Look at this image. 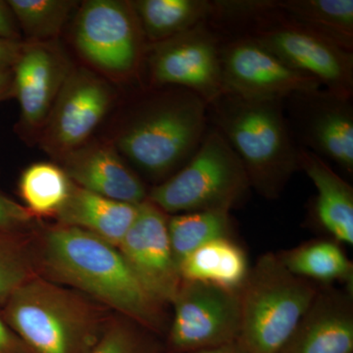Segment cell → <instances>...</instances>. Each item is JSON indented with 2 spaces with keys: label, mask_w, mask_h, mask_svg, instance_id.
I'll use <instances>...</instances> for the list:
<instances>
[{
  "label": "cell",
  "mask_w": 353,
  "mask_h": 353,
  "mask_svg": "<svg viewBox=\"0 0 353 353\" xmlns=\"http://www.w3.org/2000/svg\"><path fill=\"white\" fill-rule=\"evenodd\" d=\"M194 353H248L236 341L222 345V347L210 348V350H201Z\"/></svg>",
  "instance_id": "obj_34"
},
{
  "label": "cell",
  "mask_w": 353,
  "mask_h": 353,
  "mask_svg": "<svg viewBox=\"0 0 353 353\" xmlns=\"http://www.w3.org/2000/svg\"><path fill=\"white\" fill-rule=\"evenodd\" d=\"M172 306L168 347L174 353H194L238 341L240 292L183 281Z\"/></svg>",
  "instance_id": "obj_10"
},
{
  "label": "cell",
  "mask_w": 353,
  "mask_h": 353,
  "mask_svg": "<svg viewBox=\"0 0 353 353\" xmlns=\"http://www.w3.org/2000/svg\"><path fill=\"white\" fill-rule=\"evenodd\" d=\"M1 308L4 321L31 353H90L115 316L82 292L39 275Z\"/></svg>",
  "instance_id": "obj_4"
},
{
  "label": "cell",
  "mask_w": 353,
  "mask_h": 353,
  "mask_svg": "<svg viewBox=\"0 0 353 353\" xmlns=\"http://www.w3.org/2000/svg\"><path fill=\"white\" fill-rule=\"evenodd\" d=\"M319 288L290 273L277 253L261 255L240 290L241 322L236 343L248 353H278Z\"/></svg>",
  "instance_id": "obj_6"
},
{
  "label": "cell",
  "mask_w": 353,
  "mask_h": 353,
  "mask_svg": "<svg viewBox=\"0 0 353 353\" xmlns=\"http://www.w3.org/2000/svg\"><path fill=\"white\" fill-rule=\"evenodd\" d=\"M41 226L22 204L0 190V234H30Z\"/></svg>",
  "instance_id": "obj_29"
},
{
  "label": "cell",
  "mask_w": 353,
  "mask_h": 353,
  "mask_svg": "<svg viewBox=\"0 0 353 353\" xmlns=\"http://www.w3.org/2000/svg\"><path fill=\"white\" fill-rule=\"evenodd\" d=\"M73 182L60 165L37 162L21 174L18 190L24 206L36 219L55 218L69 199Z\"/></svg>",
  "instance_id": "obj_24"
},
{
  "label": "cell",
  "mask_w": 353,
  "mask_h": 353,
  "mask_svg": "<svg viewBox=\"0 0 353 353\" xmlns=\"http://www.w3.org/2000/svg\"><path fill=\"white\" fill-rule=\"evenodd\" d=\"M209 128L208 104L201 97L185 88L148 87L128 110L113 145L157 185L189 162Z\"/></svg>",
  "instance_id": "obj_2"
},
{
  "label": "cell",
  "mask_w": 353,
  "mask_h": 353,
  "mask_svg": "<svg viewBox=\"0 0 353 353\" xmlns=\"http://www.w3.org/2000/svg\"><path fill=\"white\" fill-rule=\"evenodd\" d=\"M115 101V90L103 76L73 67L39 134L41 148L60 161L88 143Z\"/></svg>",
  "instance_id": "obj_11"
},
{
  "label": "cell",
  "mask_w": 353,
  "mask_h": 353,
  "mask_svg": "<svg viewBox=\"0 0 353 353\" xmlns=\"http://www.w3.org/2000/svg\"><path fill=\"white\" fill-rule=\"evenodd\" d=\"M139 204L99 196L73 183L69 199L55 219L118 248L138 216Z\"/></svg>",
  "instance_id": "obj_19"
},
{
  "label": "cell",
  "mask_w": 353,
  "mask_h": 353,
  "mask_svg": "<svg viewBox=\"0 0 353 353\" xmlns=\"http://www.w3.org/2000/svg\"><path fill=\"white\" fill-rule=\"evenodd\" d=\"M36 231L0 234V307L21 285L39 275L34 248Z\"/></svg>",
  "instance_id": "obj_27"
},
{
  "label": "cell",
  "mask_w": 353,
  "mask_h": 353,
  "mask_svg": "<svg viewBox=\"0 0 353 353\" xmlns=\"http://www.w3.org/2000/svg\"><path fill=\"white\" fill-rule=\"evenodd\" d=\"M208 120L240 158L252 190L268 201L278 199L301 170L283 101L222 94L208 104Z\"/></svg>",
  "instance_id": "obj_5"
},
{
  "label": "cell",
  "mask_w": 353,
  "mask_h": 353,
  "mask_svg": "<svg viewBox=\"0 0 353 353\" xmlns=\"http://www.w3.org/2000/svg\"><path fill=\"white\" fill-rule=\"evenodd\" d=\"M24 41H57L75 8L72 0H8Z\"/></svg>",
  "instance_id": "obj_26"
},
{
  "label": "cell",
  "mask_w": 353,
  "mask_h": 353,
  "mask_svg": "<svg viewBox=\"0 0 353 353\" xmlns=\"http://www.w3.org/2000/svg\"><path fill=\"white\" fill-rule=\"evenodd\" d=\"M0 353H31L0 313Z\"/></svg>",
  "instance_id": "obj_30"
},
{
  "label": "cell",
  "mask_w": 353,
  "mask_h": 353,
  "mask_svg": "<svg viewBox=\"0 0 353 353\" xmlns=\"http://www.w3.org/2000/svg\"><path fill=\"white\" fill-rule=\"evenodd\" d=\"M24 41H11L0 38V70L12 68L19 57Z\"/></svg>",
  "instance_id": "obj_32"
},
{
  "label": "cell",
  "mask_w": 353,
  "mask_h": 353,
  "mask_svg": "<svg viewBox=\"0 0 353 353\" xmlns=\"http://www.w3.org/2000/svg\"><path fill=\"white\" fill-rule=\"evenodd\" d=\"M277 255L285 268L297 277L318 285L340 283L353 292V264L338 241L317 239L282 250Z\"/></svg>",
  "instance_id": "obj_21"
},
{
  "label": "cell",
  "mask_w": 353,
  "mask_h": 353,
  "mask_svg": "<svg viewBox=\"0 0 353 353\" xmlns=\"http://www.w3.org/2000/svg\"><path fill=\"white\" fill-rule=\"evenodd\" d=\"M73 38L81 57L103 77L127 81L143 71L148 43L131 1L83 2Z\"/></svg>",
  "instance_id": "obj_8"
},
{
  "label": "cell",
  "mask_w": 353,
  "mask_h": 353,
  "mask_svg": "<svg viewBox=\"0 0 353 353\" xmlns=\"http://www.w3.org/2000/svg\"><path fill=\"white\" fill-rule=\"evenodd\" d=\"M220 37L224 94L253 101H284L296 92L322 88L314 78L290 68L253 39L236 34Z\"/></svg>",
  "instance_id": "obj_13"
},
{
  "label": "cell",
  "mask_w": 353,
  "mask_h": 353,
  "mask_svg": "<svg viewBox=\"0 0 353 353\" xmlns=\"http://www.w3.org/2000/svg\"><path fill=\"white\" fill-rule=\"evenodd\" d=\"M39 276L82 292L153 334L167 329V306L153 299L116 246L66 225L39 226L34 233Z\"/></svg>",
  "instance_id": "obj_1"
},
{
  "label": "cell",
  "mask_w": 353,
  "mask_h": 353,
  "mask_svg": "<svg viewBox=\"0 0 353 353\" xmlns=\"http://www.w3.org/2000/svg\"><path fill=\"white\" fill-rule=\"evenodd\" d=\"M160 345L148 331L123 316H114L90 353H159Z\"/></svg>",
  "instance_id": "obj_28"
},
{
  "label": "cell",
  "mask_w": 353,
  "mask_h": 353,
  "mask_svg": "<svg viewBox=\"0 0 353 353\" xmlns=\"http://www.w3.org/2000/svg\"><path fill=\"white\" fill-rule=\"evenodd\" d=\"M60 162L70 180L83 189L128 203L139 204L148 199L145 183L113 143L88 141Z\"/></svg>",
  "instance_id": "obj_17"
},
{
  "label": "cell",
  "mask_w": 353,
  "mask_h": 353,
  "mask_svg": "<svg viewBox=\"0 0 353 353\" xmlns=\"http://www.w3.org/2000/svg\"><path fill=\"white\" fill-rule=\"evenodd\" d=\"M131 4L148 46L205 22L212 9L211 0H134Z\"/></svg>",
  "instance_id": "obj_22"
},
{
  "label": "cell",
  "mask_w": 353,
  "mask_h": 353,
  "mask_svg": "<svg viewBox=\"0 0 353 353\" xmlns=\"http://www.w3.org/2000/svg\"><path fill=\"white\" fill-rule=\"evenodd\" d=\"M73 64L57 41H24L12 66L20 131L39 138Z\"/></svg>",
  "instance_id": "obj_15"
},
{
  "label": "cell",
  "mask_w": 353,
  "mask_h": 353,
  "mask_svg": "<svg viewBox=\"0 0 353 353\" xmlns=\"http://www.w3.org/2000/svg\"><path fill=\"white\" fill-rule=\"evenodd\" d=\"M278 353H353V292L333 285L319 288Z\"/></svg>",
  "instance_id": "obj_16"
},
{
  "label": "cell",
  "mask_w": 353,
  "mask_h": 353,
  "mask_svg": "<svg viewBox=\"0 0 353 353\" xmlns=\"http://www.w3.org/2000/svg\"><path fill=\"white\" fill-rule=\"evenodd\" d=\"M283 104L297 146L352 175V99L320 88L292 94Z\"/></svg>",
  "instance_id": "obj_12"
},
{
  "label": "cell",
  "mask_w": 353,
  "mask_h": 353,
  "mask_svg": "<svg viewBox=\"0 0 353 353\" xmlns=\"http://www.w3.org/2000/svg\"><path fill=\"white\" fill-rule=\"evenodd\" d=\"M221 37L208 21L178 36L150 44L145 66L148 87L181 88L206 103L224 94Z\"/></svg>",
  "instance_id": "obj_9"
},
{
  "label": "cell",
  "mask_w": 353,
  "mask_h": 353,
  "mask_svg": "<svg viewBox=\"0 0 353 353\" xmlns=\"http://www.w3.org/2000/svg\"><path fill=\"white\" fill-rule=\"evenodd\" d=\"M168 233L174 259L180 266L188 255L210 241L233 238V220L225 211L182 213L169 217Z\"/></svg>",
  "instance_id": "obj_25"
},
{
  "label": "cell",
  "mask_w": 353,
  "mask_h": 353,
  "mask_svg": "<svg viewBox=\"0 0 353 353\" xmlns=\"http://www.w3.org/2000/svg\"><path fill=\"white\" fill-rule=\"evenodd\" d=\"M297 22L353 52L352 0H275Z\"/></svg>",
  "instance_id": "obj_23"
},
{
  "label": "cell",
  "mask_w": 353,
  "mask_h": 353,
  "mask_svg": "<svg viewBox=\"0 0 353 353\" xmlns=\"http://www.w3.org/2000/svg\"><path fill=\"white\" fill-rule=\"evenodd\" d=\"M179 269L183 281L240 292L250 267L245 250L233 238H222L190 253Z\"/></svg>",
  "instance_id": "obj_20"
},
{
  "label": "cell",
  "mask_w": 353,
  "mask_h": 353,
  "mask_svg": "<svg viewBox=\"0 0 353 353\" xmlns=\"http://www.w3.org/2000/svg\"><path fill=\"white\" fill-rule=\"evenodd\" d=\"M0 38L22 41L19 26L8 2L0 0Z\"/></svg>",
  "instance_id": "obj_31"
},
{
  "label": "cell",
  "mask_w": 353,
  "mask_h": 353,
  "mask_svg": "<svg viewBox=\"0 0 353 353\" xmlns=\"http://www.w3.org/2000/svg\"><path fill=\"white\" fill-rule=\"evenodd\" d=\"M248 174L233 148L214 128H209L189 162L166 181L148 190V199L166 214L225 211L248 201Z\"/></svg>",
  "instance_id": "obj_7"
},
{
  "label": "cell",
  "mask_w": 353,
  "mask_h": 353,
  "mask_svg": "<svg viewBox=\"0 0 353 353\" xmlns=\"http://www.w3.org/2000/svg\"><path fill=\"white\" fill-rule=\"evenodd\" d=\"M299 169L314 185L312 216L329 239L341 245H353V189L328 162L299 148Z\"/></svg>",
  "instance_id": "obj_18"
},
{
  "label": "cell",
  "mask_w": 353,
  "mask_h": 353,
  "mask_svg": "<svg viewBox=\"0 0 353 353\" xmlns=\"http://www.w3.org/2000/svg\"><path fill=\"white\" fill-rule=\"evenodd\" d=\"M208 22L220 34L256 41L290 68L330 92L353 97V52L343 50L279 8L275 0H213Z\"/></svg>",
  "instance_id": "obj_3"
},
{
  "label": "cell",
  "mask_w": 353,
  "mask_h": 353,
  "mask_svg": "<svg viewBox=\"0 0 353 353\" xmlns=\"http://www.w3.org/2000/svg\"><path fill=\"white\" fill-rule=\"evenodd\" d=\"M14 97L12 68L0 70V101Z\"/></svg>",
  "instance_id": "obj_33"
},
{
  "label": "cell",
  "mask_w": 353,
  "mask_h": 353,
  "mask_svg": "<svg viewBox=\"0 0 353 353\" xmlns=\"http://www.w3.org/2000/svg\"><path fill=\"white\" fill-rule=\"evenodd\" d=\"M168 219V214L146 199L117 248L143 289L165 306L172 305L183 282L172 252Z\"/></svg>",
  "instance_id": "obj_14"
}]
</instances>
